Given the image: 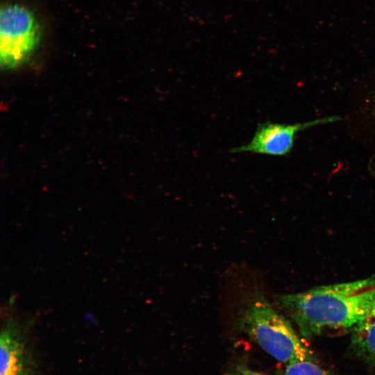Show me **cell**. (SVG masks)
<instances>
[{
  "instance_id": "obj_1",
  "label": "cell",
  "mask_w": 375,
  "mask_h": 375,
  "mask_svg": "<svg viewBox=\"0 0 375 375\" xmlns=\"http://www.w3.org/2000/svg\"><path fill=\"white\" fill-rule=\"evenodd\" d=\"M375 299V275L353 281L322 285L281 294L276 303L306 338L351 331L365 317Z\"/></svg>"
},
{
  "instance_id": "obj_2",
  "label": "cell",
  "mask_w": 375,
  "mask_h": 375,
  "mask_svg": "<svg viewBox=\"0 0 375 375\" xmlns=\"http://www.w3.org/2000/svg\"><path fill=\"white\" fill-rule=\"evenodd\" d=\"M239 327L263 351L285 364L314 360L310 349L290 322L258 292L245 300L238 317Z\"/></svg>"
},
{
  "instance_id": "obj_3",
  "label": "cell",
  "mask_w": 375,
  "mask_h": 375,
  "mask_svg": "<svg viewBox=\"0 0 375 375\" xmlns=\"http://www.w3.org/2000/svg\"><path fill=\"white\" fill-rule=\"evenodd\" d=\"M44 28L37 12L26 4L6 1L0 10V62L3 69L22 67L43 44Z\"/></svg>"
},
{
  "instance_id": "obj_4",
  "label": "cell",
  "mask_w": 375,
  "mask_h": 375,
  "mask_svg": "<svg viewBox=\"0 0 375 375\" xmlns=\"http://www.w3.org/2000/svg\"><path fill=\"white\" fill-rule=\"evenodd\" d=\"M0 350V375H42V357L18 323L5 322L1 331Z\"/></svg>"
},
{
  "instance_id": "obj_5",
  "label": "cell",
  "mask_w": 375,
  "mask_h": 375,
  "mask_svg": "<svg viewBox=\"0 0 375 375\" xmlns=\"http://www.w3.org/2000/svg\"><path fill=\"white\" fill-rule=\"evenodd\" d=\"M339 116H328L292 124L265 122L258 124L249 142L231 149L233 153H252L273 156L288 155L292 151L297 134L309 128L333 123Z\"/></svg>"
},
{
  "instance_id": "obj_6",
  "label": "cell",
  "mask_w": 375,
  "mask_h": 375,
  "mask_svg": "<svg viewBox=\"0 0 375 375\" xmlns=\"http://www.w3.org/2000/svg\"><path fill=\"white\" fill-rule=\"evenodd\" d=\"M351 333L350 349L353 353L375 366V299L365 317Z\"/></svg>"
},
{
  "instance_id": "obj_7",
  "label": "cell",
  "mask_w": 375,
  "mask_h": 375,
  "mask_svg": "<svg viewBox=\"0 0 375 375\" xmlns=\"http://www.w3.org/2000/svg\"><path fill=\"white\" fill-rule=\"evenodd\" d=\"M278 375H332L318 365L314 360L304 359L285 364Z\"/></svg>"
},
{
  "instance_id": "obj_8",
  "label": "cell",
  "mask_w": 375,
  "mask_h": 375,
  "mask_svg": "<svg viewBox=\"0 0 375 375\" xmlns=\"http://www.w3.org/2000/svg\"><path fill=\"white\" fill-rule=\"evenodd\" d=\"M232 375H262L260 372L253 370L245 365L238 366Z\"/></svg>"
},
{
  "instance_id": "obj_9",
  "label": "cell",
  "mask_w": 375,
  "mask_h": 375,
  "mask_svg": "<svg viewBox=\"0 0 375 375\" xmlns=\"http://www.w3.org/2000/svg\"><path fill=\"white\" fill-rule=\"evenodd\" d=\"M372 113L375 118V90L372 95Z\"/></svg>"
}]
</instances>
